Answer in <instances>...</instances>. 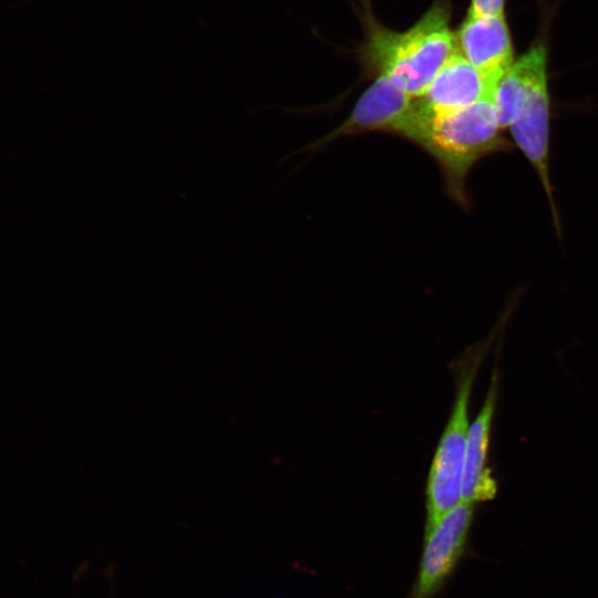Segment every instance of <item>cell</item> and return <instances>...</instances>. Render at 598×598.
<instances>
[{"label": "cell", "mask_w": 598, "mask_h": 598, "mask_svg": "<svg viewBox=\"0 0 598 598\" xmlns=\"http://www.w3.org/2000/svg\"><path fill=\"white\" fill-rule=\"evenodd\" d=\"M502 131L491 94L450 113L429 118L419 115L411 142L437 162L447 195L466 208L465 185L472 167L491 154L513 148Z\"/></svg>", "instance_id": "cell-1"}, {"label": "cell", "mask_w": 598, "mask_h": 598, "mask_svg": "<svg viewBox=\"0 0 598 598\" xmlns=\"http://www.w3.org/2000/svg\"><path fill=\"white\" fill-rule=\"evenodd\" d=\"M457 51L447 9L434 4L404 32L375 29L368 44L369 61L413 99L422 96Z\"/></svg>", "instance_id": "cell-2"}, {"label": "cell", "mask_w": 598, "mask_h": 598, "mask_svg": "<svg viewBox=\"0 0 598 598\" xmlns=\"http://www.w3.org/2000/svg\"><path fill=\"white\" fill-rule=\"evenodd\" d=\"M491 341L488 338L470 346L453 363L455 400L429 471L425 529L462 502L463 466L470 430L468 403Z\"/></svg>", "instance_id": "cell-3"}, {"label": "cell", "mask_w": 598, "mask_h": 598, "mask_svg": "<svg viewBox=\"0 0 598 598\" xmlns=\"http://www.w3.org/2000/svg\"><path fill=\"white\" fill-rule=\"evenodd\" d=\"M473 515V504L461 502L425 529L419 571L408 598L437 596L465 553Z\"/></svg>", "instance_id": "cell-4"}, {"label": "cell", "mask_w": 598, "mask_h": 598, "mask_svg": "<svg viewBox=\"0 0 598 598\" xmlns=\"http://www.w3.org/2000/svg\"><path fill=\"white\" fill-rule=\"evenodd\" d=\"M414 99L396 86L385 74L378 79L357 101L346 121L317 142L306 146L316 151L347 135L386 132L403 137L412 118Z\"/></svg>", "instance_id": "cell-5"}, {"label": "cell", "mask_w": 598, "mask_h": 598, "mask_svg": "<svg viewBox=\"0 0 598 598\" xmlns=\"http://www.w3.org/2000/svg\"><path fill=\"white\" fill-rule=\"evenodd\" d=\"M509 131L514 143L530 163L542 183L554 226L559 235L560 219L549 173L550 96L547 72L542 73L533 82L523 109L509 126Z\"/></svg>", "instance_id": "cell-6"}, {"label": "cell", "mask_w": 598, "mask_h": 598, "mask_svg": "<svg viewBox=\"0 0 598 598\" xmlns=\"http://www.w3.org/2000/svg\"><path fill=\"white\" fill-rule=\"evenodd\" d=\"M497 82L456 51L439 71L426 92L414 99V103L419 113L429 118L466 107L494 94Z\"/></svg>", "instance_id": "cell-7"}, {"label": "cell", "mask_w": 598, "mask_h": 598, "mask_svg": "<svg viewBox=\"0 0 598 598\" xmlns=\"http://www.w3.org/2000/svg\"><path fill=\"white\" fill-rule=\"evenodd\" d=\"M457 51L477 70L498 81L514 62L505 16H470L455 35Z\"/></svg>", "instance_id": "cell-8"}, {"label": "cell", "mask_w": 598, "mask_h": 598, "mask_svg": "<svg viewBox=\"0 0 598 598\" xmlns=\"http://www.w3.org/2000/svg\"><path fill=\"white\" fill-rule=\"evenodd\" d=\"M498 393L496 367L489 382L485 401L470 425L462 477V502L477 504L491 501L497 493V484L488 466L492 424Z\"/></svg>", "instance_id": "cell-9"}, {"label": "cell", "mask_w": 598, "mask_h": 598, "mask_svg": "<svg viewBox=\"0 0 598 598\" xmlns=\"http://www.w3.org/2000/svg\"><path fill=\"white\" fill-rule=\"evenodd\" d=\"M546 66V47L537 42L502 74L494 90V104L503 131L517 118L533 82L547 72Z\"/></svg>", "instance_id": "cell-10"}, {"label": "cell", "mask_w": 598, "mask_h": 598, "mask_svg": "<svg viewBox=\"0 0 598 598\" xmlns=\"http://www.w3.org/2000/svg\"><path fill=\"white\" fill-rule=\"evenodd\" d=\"M505 0H472L470 16H497L504 13Z\"/></svg>", "instance_id": "cell-11"}]
</instances>
